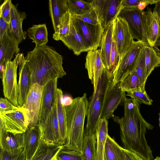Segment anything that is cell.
I'll use <instances>...</instances> for the list:
<instances>
[{
    "label": "cell",
    "mask_w": 160,
    "mask_h": 160,
    "mask_svg": "<svg viewBox=\"0 0 160 160\" xmlns=\"http://www.w3.org/2000/svg\"><path fill=\"white\" fill-rule=\"evenodd\" d=\"M141 102L126 98L123 105L124 115L120 118L114 116V121L120 127L121 140L124 148L133 152L144 160H152L153 157L145 135L153 126L146 122L140 111Z\"/></svg>",
    "instance_id": "cell-1"
},
{
    "label": "cell",
    "mask_w": 160,
    "mask_h": 160,
    "mask_svg": "<svg viewBox=\"0 0 160 160\" xmlns=\"http://www.w3.org/2000/svg\"><path fill=\"white\" fill-rule=\"evenodd\" d=\"M30 71V85L38 83L43 86L51 80L66 74L63 66V57L46 45L35 47L27 53Z\"/></svg>",
    "instance_id": "cell-2"
},
{
    "label": "cell",
    "mask_w": 160,
    "mask_h": 160,
    "mask_svg": "<svg viewBox=\"0 0 160 160\" xmlns=\"http://www.w3.org/2000/svg\"><path fill=\"white\" fill-rule=\"evenodd\" d=\"M88 101L87 94L73 99L72 103L65 106L67 138L64 145L82 153L84 138V124L87 115Z\"/></svg>",
    "instance_id": "cell-3"
},
{
    "label": "cell",
    "mask_w": 160,
    "mask_h": 160,
    "mask_svg": "<svg viewBox=\"0 0 160 160\" xmlns=\"http://www.w3.org/2000/svg\"><path fill=\"white\" fill-rule=\"evenodd\" d=\"M112 73L104 68L99 80L95 91L88 101L87 123L84 129V136L95 134L98 122L101 116L107 92L112 86Z\"/></svg>",
    "instance_id": "cell-4"
},
{
    "label": "cell",
    "mask_w": 160,
    "mask_h": 160,
    "mask_svg": "<svg viewBox=\"0 0 160 160\" xmlns=\"http://www.w3.org/2000/svg\"><path fill=\"white\" fill-rule=\"evenodd\" d=\"M21 54L18 53L16 54L12 61L6 63L2 78L3 92L5 98L17 107H20L18 103V87L17 81V70Z\"/></svg>",
    "instance_id": "cell-5"
},
{
    "label": "cell",
    "mask_w": 160,
    "mask_h": 160,
    "mask_svg": "<svg viewBox=\"0 0 160 160\" xmlns=\"http://www.w3.org/2000/svg\"><path fill=\"white\" fill-rule=\"evenodd\" d=\"M145 46L141 41L134 42L112 72V87L120 82L134 69L140 53Z\"/></svg>",
    "instance_id": "cell-6"
},
{
    "label": "cell",
    "mask_w": 160,
    "mask_h": 160,
    "mask_svg": "<svg viewBox=\"0 0 160 160\" xmlns=\"http://www.w3.org/2000/svg\"><path fill=\"white\" fill-rule=\"evenodd\" d=\"M29 122L26 109H18L0 112V129L13 134L25 132L28 128Z\"/></svg>",
    "instance_id": "cell-7"
},
{
    "label": "cell",
    "mask_w": 160,
    "mask_h": 160,
    "mask_svg": "<svg viewBox=\"0 0 160 160\" xmlns=\"http://www.w3.org/2000/svg\"><path fill=\"white\" fill-rule=\"evenodd\" d=\"M144 13V11L138 8H125L120 11L118 16L127 22L133 39L149 46L146 32Z\"/></svg>",
    "instance_id": "cell-8"
},
{
    "label": "cell",
    "mask_w": 160,
    "mask_h": 160,
    "mask_svg": "<svg viewBox=\"0 0 160 160\" xmlns=\"http://www.w3.org/2000/svg\"><path fill=\"white\" fill-rule=\"evenodd\" d=\"M112 38L118 54V63L134 41L127 22L118 16L113 21Z\"/></svg>",
    "instance_id": "cell-9"
},
{
    "label": "cell",
    "mask_w": 160,
    "mask_h": 160,
    "mask_svg": "<svg viewBox=\"0 0 160 160\" xmlns=\"http://www.w3.org/2000/svg\"><path fill=\"white\" fill-rule=\"evenodd\" d=\"M121 0H94L91 2L104 30L123 9L121 6Z\"/></svg>",
    "instance_id": "cell-10"
},
{
    "label": "cell",
    "mask_w": 160,
    "mask_h": 160,
    "mask_svg": "<svg viewBox=\"0 0 160 160\" xmlns=\"http://www.w3.org/2000/svg\"><path fill=\"white\" fill-rule=\"evenodd\" d=\"M58 79H53L43 86L38 123L40 128L48 123L52 108L57 99Z\"/></svg>",
    "instance_id": "cell-11"
},
{
    "label": "cell",
    "mask_w": 160,
    "mask_h": 160,
    "mask_svg": "<svg viewBox=\"0 0 160 160\" xmlns=\"http://www.w3.org/2000/svg\"><path fill=\"white\" fill-rule=\"evenodd\" d=\"M43 86L38 83L31 85L26 101L22 107L27 109L28 118V127L38 123Z\"/></svg>",
    "instance_id": "cell-12"
},
{
    "label": "cell",
    "mask_w": 160,
    "mask_h": 160,
    "mask_svg": "<svg viewBox=\"0 0 160 160\" xmlns=\"http://www.w3.org/2000/svg\"><path fill=\"white\" fill-rule=\"evenodd\" d=\"M73 16L80 33L91 50L97 49L100 46L104 31L101 24L100 22L97 25L89 24Z\"/></svg>",
    "instance_id": "cell-13"
},
{
    "label": "cell",
    "mask_w": 160,
    "mask_h": 160,
    "mask_svg": "<svg viewBox=\"0 0 160 160\" xmlns=\"http://www.w3.org/2000/svg\"><path fill=\"white\" fill-rule=\"evenodd\" d=\"M40 128L41 140L50 144L64 145L61 137L57 117V98L52 108L48 123Z\"/></svg>",
    "instance_id": "cell-14"
},
{
    "label": "cell",
    "mask_w": 160,
    "mask_h": 160,
    "mask_svg": "<svg viewBox=\"0 0 160 160\" xmlns=\"http://www.w3.org/2000/svg\"><path fill=\"white\" fill-rule=\"evenodd\" d=\"M126 98L125 92L121 88L120 82L109 88L106 97L100 118L107 120L114 116L113 113L118 106Z\"/></svg>",
    "instance_id": "cell-15"
},
{
    "label": "cell",
    "mask_w": 160,
    "mask_h": 160,
    "mask_svg": "<svg viewBox=\"0 0 160 160\" xmlns=\"http://www.w3.org/2000/svg\"><path fill=\"white\" fill-rule=\"evenodd\" d=\"M85 68L88 77L93 84L94 91H95L98 82L104 68L100 49L90 50L86 58Z\"/></svg>",
    "instance_id": "cell-16"
},
{
    "label": "cell",
    "mask_w": 160,
    "mask_h": 160,
    "mask_svg": "<svg viewBox=\"0 0 160 160\" xmlns=\"http://www.w3.org/2000/svg\"><path fill=\"white\" fill-rule=\"evenodd\" d=\"M0 149L12 156L16 155L24 150V133L13 134L0 129Z\"/></svg>",
    "instance_id": "cell-17"
},
{
    "label": "cell",
    "mask_w": 160,
    "mask_h": 160,
    "mask_svg": "<svg viewBox=\"0 0 160 160\" xmlns=\"http://www.w3.org/2000/svg\"><path fill=\"white\" fill-rule=\"evenodd\" d=\"M18 103L22 107L25 102L30 87V71L28 61L21 53L19 64Z\"/></svg>",
    "instance_id": "cell-18"
},
{
    "label": "cell",
    "mask_w": 160,
    "mask_h": 160,
    "mask_svg": "<svg viewBox=\"0 0 160 160\" xmlns=\"http://www.w3.org/2000/svg\"><path fill=\"white\" fill-rule=\"evenodd\" d=\"M71 15L70 33L61 40L75 55L78 56L82 52L91 50L80 33L75 23L74 16Z\"/></svg>",
    "instance_id": "cell-19"
},
{
    "label": "cell",
    "mask_w": 160,
    "mask_h": 160,
    "mask_svg": "<svg viewBox=\"0 0 160 160\" xmlns=\"http://www.w3.org/2000/svg\"><path fill=\"white\" fill-rule=\"evenodd\" d=\"M144 18L146 32L149 46L154 47L160 44L159 20L156 12L148 7L144 12Z\"/></svg>",
    "instance_id": "cell-20"
},
{
    "label": "cell",
    "mask_w": 160,
    "mask_h": 160,
    "mask_svg": "<svg viewBox=\"0 0 160 160\" xmlns=\"http://www.w3.org/2000/svg\"><path fill=\"white\" fill-rule=\"evenodd\" d=\"M18 40L11 31L5 34L0 39V65H5L12 61L15 54L18 53L20 49Z\"/></svg>",
    "instance_id": "cell-21"
},
{
    "label": "cell",
    "mask_w": 160,
    "mask_h": 160,
    "mask_svg": "<svg viewBox=\"0 0 160 160\" xmlns=\"http://www.w3.org/2000/svg\"><path fill=\"white\" fill-rule=\"evenodd\" d=\"M41 131L38 124L28 127L24 133V152L26 160H31L41 141Z\"/></svg>",
    "instance_id": "cell-22"
},
{
    "label": "cell",
    "mask_w": 160,
    "mask_h": 160,
    "mask_svg": "<svg viewBox=\"0 0 160 160\" xmlns=\"http://www.w3.org/2000/svg\"><path fill=\"white\" fill-rule=\"evenodd\" d=\"M113 25V21L104 29L100 46L102 61L104 68L111 72L110 55L112 40Z\"/></svg>",
    "instance_id": "cell-23"
},
{
    "label": "cell",
    "mask_w": 160,
    "mask_h": 160,
    "mask_svg": "<svg viewBox=\"0 0 160 160\" xmlns=\"http://www.w3.org/2000/svg\"><path fill=\"white\" fill-rule=\"evenodd\" d=\"M49 11L54 32L59 28L62 18L68 10L67 0H49Z\"/></svg>",
    "instance_id": "cell-24"
},
{
    "label": "cell",
    "mask_w": 160,
    "mask_h": 160,
    "mask_svg": "<svg viewBox=\"0 0 160 160\" xmlns=\"http://www.w3.org/2000/svg\"><path fill=\"white\" fill-rule=\"evenodd\" d=\"M26 16L25 12H19L12 4L11 11L10 28L19 43L25 40L26 37V32L23 31L22 27L23 21Z\"/></svg>",
    "instance_id": "cell-25"
},
{
    "label": "cell",
    "mask_w": 160,
    "mask_h": 160,
    "mask_svg": "<svg viewBox=\"0 0 160 160\" xmlns=\"http://www.w3.org/2000/svg\"><path fill=\"white\" fill-rule=\"evenodd\" d=\"M108 122L100 118L97 125L96 135L97 147L95 160H104V152L106 141L108 135Z\"/></svg>",
    "instance_id": "cell-26"
},
{
    "label": "cell",
    "mask_w": 160,
    "mask_h": 160,
    "mask_svg": "<svg viewBox=\"0 0 160 160\" xmlns=\"http://www.w3.org/2000/svg\"><path fill=\"white\" fill-rule=\"evenodd\" d=\"M63 146L50 144L41 140L38 148L31 160H51Z\"/></svg>",
    "instance_id": "cell-27"
},
{
    "label": "cell",
    "mask_w": 160,
    "mask_h": 160,
    "mask_svg": "<svg viewBox=\"0 0 160 160\" xmlns=\"http://www.w3.org/2000/svg\"><path fill=\"white\" fill-rule=\"evenodd\" d=\"M62 90L58 88L57 91V117L61 137L65 145L67 140V130L66 111L65 106L62 102Z\"/></svg>",
    "instance_id": "cell-28"
},
{
    "label": "cell",
    "mask_w": 160,
    "mask_h": 160,
    "mask_svg": "<svg viewBox=\"0 0 160 160\" xmlns=\"http://www.w3.org/2000/svg\"><path fill=\"white\" fill-rule=\"evenodd\" d=\"M27 36L32 40L35 47L46 45L48 42V32L45 24L34 25L28 28Z\"/></svg>",
    "instance_id": "cell-29"
},
{
    "label": "cell",
    "mask_w": 160,
    "mask_h": 160,
    "mask_svg": "<svg viewBox=\"0 0 160 160\" xmlns=\"http://www.w3.org/2000/svg\"><path fill=\"white\" fill-rule=\"evenodd\" d=\"M144 58L148 78L155 68L160 67V57L154 47L146 45L144 49Z\"/></svg>",
    "instance_id": "cell-30"
},
{
    "label": "cell",
    "mask_w": 160,
    "mask_h": 160,
    "mask_svg": "<svg viewBox=\"0 0 160 160\" xmlns=\"http://www.w3.org/2000/svg\"><path fill=\"white\" fill-rule=\"evenodd\" d=\"M96 140V134L84 136L82 152L83 160H95Z\"/></svg>",
    "instance_id": "cell-31"
},
{
    "label": "cell",
    "mask_w": 160,
    "mask_h": 160,
    "mask_svg": "<svg viewBox=\"0 0 160 160\" xmlns=\"http://www.w3.org/2000/svg\"><path fill=\"white\" fill-rule=\"evenodd\" d=\"M69 11L74 16H80L89 13L93 9L91 2L82 0H67Z\"/></svg>",
    "instance_id": "cell-32"
},
{
    "label": "cell",
    "mask_w": 160,
    "mask_h": 160,
    "mask_svg": "<svg viewBox=\"0 0 160 160\" xmlns=\"http://www.w3.org/2000/svg\"><path fill=\"white\" fill-rule=\"evenodd\" d=\"M145 46L142 48L140 53L134 69L139 78L140 88L142 92H146L145 85L148 78L147 77L146 67L145 62Z\"/></svg>",
    "instance_id": "cell-33"
},
{
    "label": "cell",
    "mask_w": 160,
    "mask_h": 160,
    "mask_svg": "<svg viewBox=\"0 0 160 160\" xmlns=\"http://www.w3.org/2000/svg\"><path fill=\"white\" fill-rule=\"evenodd\" d=\"M71 17V14L69 10L64 14L61 20L59 28L53 34L52 38L55 40H61L62 38L70 34Z\"/></svg>",
    "instance_id": "cell-34"
},
{
    "label": "cell",
    "mask_w": 160,
    "mask_h": 160,
    "mask_svg": "<svg viewBox=\"0 0 160 160\" xmlns=\"http://www.w3.org/2000/svg\"><path fill=\"white\" fill-rule=\"evenodd\" d=\"M122 90L127 92L131 90L142 91L139 80L134 70L120 82Z\"/></svg>",
    "instance_id": "cell-35"
},
{
    "label": "cell",
    "mask_w": 160,
    "mask_h": 160,
    "mask_svg": "<svg viewBox=\"0 0 160 160\" xmlns=\"http://www.w3.org/2000/svg\"><path fill=\"white\" fill-rule=\"evenodd\" d=\"M118 145L108 134L105 146L104 157L107 160H119Z\"/></svg>",
    "instance_id": "cell-36"
},
{
    "label": "cell",
    "mask_w": 160,
    "mask_h": 160,
    "mask_svg": "<svg viewBox=\"0 0 160 160\" xmlns=\"http://www.w3.org/2000/svg\"><path fill=\"white\" fill-rule=\"evenodd\" d=\"M58 160H83L82 153L63 146L56 155Z\"/></svg>",
    "instance_id": "cell-37"
},
{
    "label": "cell",
    "mask_w": 160,
    "mask_h": 160,
    "mask_svg": "<svg viewBox=\"0 0 160 160\" xmlns=\"http://www.w3.org/2000/svg\"><path fill=\"white\" fill-rule=\"evenodd\" d=\"M126 95L130 97L131 98L139 101L141 103L147 105H152L153 101L149 97L146 92L131 90L128 91Z\"/></svg>",
    "instance_id": "cell-38"
},
{
    "label": "cell",
    "mask_w": 160,
    "mask_h": 160,
    "mask_svg": "<svg viewBox=\"0 0 160 160\" xmlns=\"http://www.w3.org/2000/svg\"><path fill=\"white\" fill-rule=\"evenodd\" d=\"M12 4L11 0H5L0 8V17H2L8 24L10 22L11 11Z\"/></svg>",
    "instance_id": "cell-39"
},
{
    "label": "cell",
    "mask_w": 160,
    "mask_h": 160,
    "mask_svg": "<svg viewBox=\"0 0 160 160\" xmlns=\"http://www.w3.org/2000/svg\"><path fill=\"white\" fill-rule=\"evenodd\" d=\"M74 17L83 22L91 24L97 25L100 22L96 12L94 9L89 13Z\"/></svg>",
    "instance_id": "cell-40"
},
{
    "label": "cell",
    "mask_w": 160,
    "mask_h": 160,
    "mask_svg": "<svg viewBox=\"0 0 160 160\" xmlns=\"http://www.w3.org/2000/svg\"><path fill=\"white\" fill-rule=\"evenodd\" d=\"M119 60L118 54L115 42L112 38L110 55L111 71L112 73L117 66Z\"/></svg>",
    "instance_id": "cell-41"
},
{
    "label": "cell",
    "mask_w": 160,
    "mask_h": 160,
    "mask_svg": "<svg viewBox=\"0 0 160 160\" xmlns=\"http://www.w3.org/2000/svg\"><path fill=\"white\" fill-rule=\"evenodd\" d=\"M20 107L15 106L6 98L0 99V112H5L18 109Z\"/></svg>",
    "instance_id": "cell-42"
},
{
    "label": "cell",
    "mask_w": 160,
    "mask_h": 160,
    "mask_svg": "<svg viewBox=\"0 0 160 160\" xmlns=\"http://www.w3.org/2000/svg\"><path fill=\"white\" fill-rule=\"evenodd\" d=\"M0 160H26L24 151L19 154L12 156L7 152L0 149Z\"/></svg>",
    "instance_id": "cell-43"
},
{
    "label": "cell",
    "mask_w": 160,
    "mask_h": 160,
    "mask_svg": "<svg viewBox=\"0 0 160 160\" xmlns=\"http://www.w3.org/2000/svg\"><path fill=\"white\" fill-rule=\"evenodd\" d=\"M120 160H144L135 153L122 148Z\"/></svg>",
    "instance_id": "cell-44"
},
{
    "label": "cell",
    "mask_w": 160,
    "mask_h": 160,
    "mask_svg": "<svg viewBox=\"0 0 160 160\" xmlns=\"http://www.w3.org/2000/svg\"><path fill=\"white\" fill-rule=\"evenodd\" d=\"M11 31L10 24L7 23L1 17H0V39L7 33Z\"/></svg>",
    "instance_id": "cell-45"
},
{
    "label": "cell",
    "mask_w": 160,
    "mask_h": 160,
    "mask_svg": "<svg viewBox=\"0 0 160 160\" xmlns=\"http://www.w3.org/2000/svg\"><path fill=\"white\" fill-rule=\"evenodd\" d=\"M141 0H121V6L123 9L138 8Z\"/></svg>",
    "instance_id": "cell-46"
},
{
    "label": "cell",
    "mask_w": 160,
    "mask_h": 160,
    "mask_svg": "<svg viewBox=\"0 0 160 160\" xmlns=\"http://www.w3.org/2000/svg\"><path fill=\"white\" fill-rule=\"evenodd\" d=\"M73 99L68 96L63 97L62 102L64 106L70 105L73 102Z\"/></svg>",
    "instance_id": "cell-47"
},
{
    "label": "cell",
    "mask_w": 160,
    "mask_h": 160,
    "mask_svg": "<svg viewBox=\"0 0 160 160\" xmlns=\"http://www.w3.org/2000/svg\"><path fill=\"white\" fill-rule=\"evenodd\" d=\"M149 4L148 0H141L138 6V8L141 11H143L144 9Z\"/></svg>",
    "instance_id": "cell-48"
},
{
    "label": "cell",
    "mask_w": 160,
    "mask_h": 160,
    "mask_svg": "<svg viewBox=\"0 0 160 160\" xmlns=\"http://www.w3.org/2000/svg\"><path fill=\"white\" fill-rule=\"evenodd\" d=\"M157 14L159 20L160 24V2L158 0V2L155 4V7L153 11Z\"/></svg>",
    "instance_id": "cell-49"
},
{
    "label": "cell",
    "mask_w": 160,
    "mask_h": 160,
    "mask_svg": "<svg viewBox=\"0 0 160 160\" xmlns=\"http://www.w3.org/2000/svg\"><path fill=\"white\" fill-rule=\"evenodd\" d=\"M155 49L157 51V52H158L160 57V51L158 49L157 47H154Z\"/></svg>",
    "instance_id": "cell-50"
},
{
    "label": "cell",
    "mask_w": 160,
    "mask_h": 160,
    "mask_svg": "<svg viewBox=\"0 0 160 160\" xmlns=\"http://www.w3.org/2000/svg\"><path fill=\"white\" fill-rule=\"evenodd\" d=\"M152 160H160V157H157L155 159Z\"/></svg>",
    "instance_id": "cell-51"
},
{
    "label": "cell",
    "mask_w": 160,
    "mask_h": 160,
    "mask_svg": "<svg viewBox=\"0 0 160 160\" xmlns=\"http://www.w3.org/2000/svg\"><path fill=\"white\" fill-rule=\"evenodd\" d=\"M56 155L53 157L51 160H58L56 157Z\"/></svg>",
    "instance_id": "cell-52"
},
{
    "label": "cell",
    "mask_w": 160,
    "mask_h": 160,
    "mask_svg": "<svg viewBox=\"0 0 160 160\" xmlns=\"http://www.w3.org/2000/svg\"><path fill=\"white\" fill-rule=\"evenodd\" d=\"M159 126L160 127V112L159 113Z\"/></svg>",
    "instance_id": "cell-53"
},
{
    "label": "cell",
    "mask_w": 160,
    "mask_h": 160,
    "mask_svg": "<svg viewBox=\"0 0 160 160\" xmlns=\"http://www.w3.org/2000/svg\"><path fill=\"white\" fill-rule=\"evenodd\" d=\"M104 160H107L105 157H104Z\"/></svg>",
    "instance_id": "cell-54"
},
{
    "label": "cell",
    "mask_w": 160,
    "mask_h": 160,
    "mask_svg": "<svg viewBox=\"0 0 160 160\" xmlns=\"http://www.w3.org/2000/svg\"><path fill=\"white\" fill-rule=\"evenodd\" d=\"M160 2V0H158Z\"/></svg>",
    "instance_id": "cell-55"
}]
</instances>
